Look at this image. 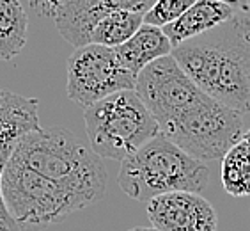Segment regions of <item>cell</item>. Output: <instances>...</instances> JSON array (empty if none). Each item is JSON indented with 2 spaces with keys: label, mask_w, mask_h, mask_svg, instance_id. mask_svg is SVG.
<instances>
[{
  "label": "cell",
  "mask_w": 250,
  "mask_h": 231,
  "mask_svg": "<svg viewBox=\"0 0 250 231\" xmlns=\"http://www.w3.org/2000/svg\"><path fill=\"white\" fill-rule=\"evenodd\" d=\"M220 182L224 190L232 198L250 196V148L243 139L224 155Z\"/></svg>",
  "instance_id": "obj_15"
},
{
  "label": "cell",
  "mask_w": 250,
  "mask_h": 231,
  "mask_svg": "<svg viewBox=\"0 0 250 231\" xmlns=\"http://www.w3.org/2000/svg\"><path fill=\"white\" fill-rule=\"evenodd\" d=\"M146 212L158 231H217V210L197 192H168L147 201Z\"/></svg>",
  "instance_id": "obj_10"
},
{
  "label": "cell",
  "mask_w": 250,
  "mask_h": 231,
  "mask_svg": "<svg viewBox=\"0 0 250 231\" xmlns=\"http://www.w3.org/2000/svg\"><path fill=\"white\" fill-rule=\"evenodd\" d=\"M67 98L80 107L94 105L98 101L121 91H135L133 77L121 63L116 48L101 45H85L67 59Z\"/></svg>",
  "instance_id": "obj_7"
},
{
  "label": "cell",
  "mask_w": 250,
  "mask_h": 231,
  "mask_svg": "<svg viewBox=\"0 0 250 231\" xmlns=\"http://www.w3.org/2000/svg\"><path fill=\"white\" fill-rule=\"evenodd\" d=\"M218 2H226V4L232 5V7H241L243 11H247V0H218Z\"/></svg>",
  "instance_id": "obj_20"
},
{
  "label": "cell",
  "mask_w": 250,
  "mask_h": 231,
  "mask_svg": "<svg viewBox=\"0 0 250 231\" xmlns=\"http://www.w3.org/2000/svg\"><path fill=\"white\" fill-rule=\"evenodd\" d=\"M123 66L133 75L139 77L140 71L151 63L172 53V45L165 36L164 29L153 25L142 23L137 32L126 43L116 48Z\"/></svg>",
  "instance_id": "obj_13"
},
{
  "label": "cell",
  "mask_w": 250,
  "mask_h": 231,
  "mask_svg": "<svg viewBox=\"0 0 250 231\" xmlns=\"http://www.w3.org/2000/svg\"><path fill=\"white\" fill-rule=\"evenodd\" d=\"M29 16L21 0H0V59L11 61L27 43Z\"/></svg>",
  "instance_id": "obj_14"
},
{
  "label": "cell",
  "mask_w": 250,
  "mask_h": 231,
  "mask_svg": "<svg viewBox=\"0 0 250 231\" xmlns=\"http://www.w3.org/2000/svg\"><path fill=\"white\" fill-rule=\"evenodd\" d=\"M156 0H108V4L114 11H128L144 16L154 5Z\"/></svg>",
  "instance_id": "obj_18"
},
{
  "label": "cell",
  "mask_w": 250,
  "mask_h": 231,
  "mask_svg": "<svg viewBox=\"0 0 250 231\" xmlns=\"http://www.w3.org/2000/svg\"><path fill=\"white\" fill-rule=\"evenodd\" d=\"M117 183L128 198L147 203L168 192L201 194L209 183V169L158 134L121 162Z\"/></svg>",
  "instance_id": "obj_3"
},
{
  "label": "cell",
  "mask_w": 250,
  "mask_h": 231,
  "mask_svg": "<svg viewBox=\"0 0 250 231\" xmlns=\"http://www.w3.org/2000/svg\"><path fill=\"white\" fill-rule=\"evenodd\" d=\"M243 114L208 96L201 105L167 125L160 134L187 151L190 157L209 162L224 155L245 135Z\"/></svg>",
  "instance_id": "obj_6"
},
{
  "label": "cell",
  "mask_w": 250,
  "mask_h": 231,
  "mask_svg": "<svg viewBox=\"0 0 250 231\" xmlns=\"http://www.w3.org/2000/svg\"><path fill=\"white\" fill-rule=\"evenodd\" d=\"M193 4L195 0H156L153 7L144 15V23L164 29L165 25L183 16Z\"/></svg>",
  "instance_id": "obj_17"
},
{
  "label": "cell",
  "mask_w": 250,
  "mask_h": 231,
  "mask_svg": "<svg viewBox=\"0 0 250 231\" xmlns=\"http://www.w3.org/2000/svg\"><path fill=\"white\" fill-rule=\"evenodd\" d=\"M11 159L57 183L85 208L103 198L106 190L103 159L62 126L39 128L23 135Z\"/></svg>",
  "instance_id": "obj_2"
},
{
  "label": "cell",
  "mask_w": 250,
  "mask_h": 231,
  "mask_svg": "<svg viewBox=\"0 0 250 231\" xmlns=\"http://www.w3.org/2000/svg\"><path fill=\"white\" fill-rule=\"evenodd\" d=\"M2 196L13 219L27 231L62 222L71 213L85 208L82 201L57 183L13 159L2 174Z\"/></svg>",
  "instance_id": "obj_5"
},
{
  "label": "cell",
  "mask_w": 250,
  "mask_h": 231,
  "mask_svg": "<svg viewBox=\"0 0 250 231\" xmlns=\"http://www.w3.org/2000/svg\"><path fill=\"white\" fill-rule=\"evenodd\" d=\"M236 15V9L232 5L218 0H195V4L179 16L176 22L164 27L165 36L168 38L172 48L179 46L185 41L197 38L201 34H206L208 30L215 29L218 25L226 23Z\"/></svg>",
  "instance_id": "obj_12"
},
{
  "label": "cell",
  "mask_w": 250,
  "mask_h": 231,
  "mask_svg": "<svg viewBox=\"0 0 250 231\" xmlns=\"http://www.w3.org/2000/svg\"><path fill=\"white\" fill-rule=\"evenodd\" d=\"M135 92L153 114L160 130L208 98L172 55L158 59L144 68L137 77Z\"/></svg>",
  "instance_id": "obj_8"
},
{
  "label": "cell",
  "mask_w": 250,
  "mask_h": 231,
  "mask_svg": "<svg viewBox=\"0 0 250 231\" xmlns=\"http://www.w3.org/2000/svg\"><path fill=\"white\" fill-rule=\"evenodd\" d=\"M108 0H64L55 15V25L73 48L91 45L92 30L112 13Z\"/></svg>",
  "instance_id": "obj_11"
},
{
  "label": "cell",
  "mask_w": 250,
  "mask_h": 231,
  "mask_svg": "<svg viewBox=\"0 0 250 231\" xmlns=\"http://www.w3.org/2000/svg\"><path fill=\"white\" fill-rule=\"evenodd\" d=\"M170 55L208 96L241 114L250 112V16L245 11L181 43Z\"/></svg>",
  "instance_id": "obj_1"
},
{
  "label": "cell",
  "mask_w": 250,
  "mask_h": 231,
  "mask_svg": "<svg viewBox=\"0 0 250 231\" xmlns=\"http://www.w3.org/2000/svg\"><path fill=\"white\" fill-rule=\"evenodd\" d=\"M247 11H250V0H247Z\"/></svg>",
  "instance_id": "obj_23"
},
{
  "label": "cell",
  "mask_w": 250,
  "mask_h": 231,
  "mask_svg": "<svg viewBox=\"0 0 250 231\" xmlns=\"http://www.w3.org/2000/svg\"><path fill=\"white\" fill-rule=\"evenodd\" d=\"M25 4L32 7L39 16H50V18H55L59 7L64 0H23Z\"/></svg>",
  "instance_id": "obj_19"
},
{
  "label": "cell",
  "mask_w": 250,
  "mask_h": 231,
  "mask_svg": "<svg viewBox=\"0 0 250 231\" xmlns=\"http://www.w3.org/2000/svg\"><path fill=\"white\" fill-rule=\"evenodd\" d=\"M144 23V16L128 11H112L92 30L91 43L117 48L133 36Z\"/></svg>",
  "instance_id": "obj_16"
},
{
  "label": "cell",
  "mask_w": 250,
  "mask_h": 231,
  "mask_svg": "<svg viewBox=\"0 0 250 231\" xmlns=\"http://www.w3.org/2000/svg\"><path fill=\"white\" fill-rule=\"evenodd\" d=\"M39 100L21 96L11 91H0V231H27L13 219L4 196L2 174L9 164L13 151L23 135L41 128L39 125Z\"/></svg>",
  "instance_id": "obj_9"
},
{
  "label": "cell",
  "mask_w": 250,
  "mask_h": 231,
  "mask_svg": "<svg viewBox=\"0 0 250 231\" xmlns=\"http://www.w3.org/2000/svg\"><path fill=\"white\" fill-rule=\"evenodd\" d=\"M243 140H245L247 144H249V148H250V128L245 132V135H243Z\"/></svg>",
  "instance_id": "obj_22"
},
{
  "label": "cell",
  "mask_w": 250,
  "mask_h": 231,
  "mask_svg": "<svg viewBox=\"0 0 250 231\" xmlns=\"http://www.w3.org/2000/svg\"><path fill=\"white\" fill-rule=\"evenodd\" d=\"M89 146L100 159L123 162L160 134L135 91H121L83 109Z\"/></svg>",
  "instance_id": "obj_4"
},
{
  "label": "cell",
  "mask_w": 250,
  "mask_h": 231,
  "mask_svg": "<svg viewBox=\"0 0 250 231\" xmlns=\"http://www.w3.org/2000/svg\"><path fill=\"white\" fill-rule=\"evenodd\" d=\"M128 231H158V230H154L153 226H151V228H142V226H139V228H133V230H128Z\"/></svg>",
  "instance_id": "obj_21"
}]
</instances>
